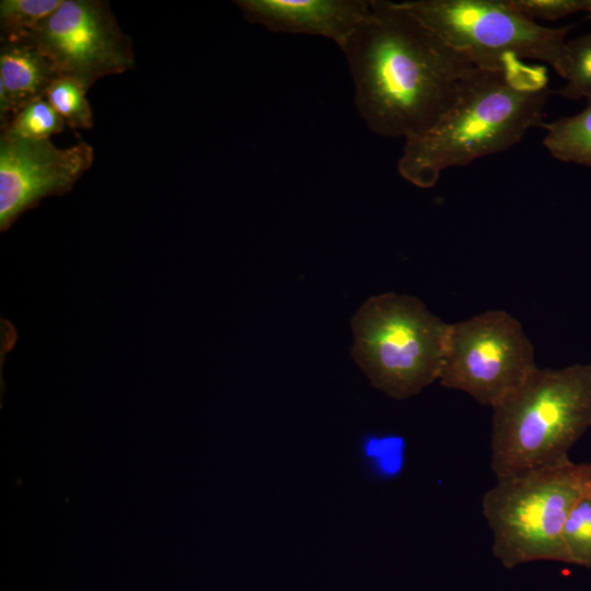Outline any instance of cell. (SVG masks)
<instances>
[{"mask_svg":"<svg viewBox=\"0 0 591 591\" xmlns=\"http://www.w3.org/2000/svg\"><path fill=\"white\" fill-rule=\"evenodd\" d=\"M341 50L358 113L373 132L389 138L408 140L427 131L477 69L402 2L371 0Z\"/></svg>","mask_w":591,"mask_h":591,"instance_id":"cell-1","label":"cell"},{"mask_svg":"<svg viewBox=\"0 0 591 591\" xmlns=\"http://www.w3.org/2000/svg\"><path fill=\"white\" fill-rule=\"evenodd\" d=\"M549 95L543 65L512 56L499 67L477 68L449 109L427 131L405 140L398 173L430 188L450 167L510 149L529 129L544 126Z\"/></svg>","mask_w":591,"mask_h":591,"instance_id":"cell-2","label":"cell"},{"mask_svg":"<svg viewBox=\"0 0 591 591\" xmlns=\"http://www.w3.org/2000/svg\"><path fill=\"white\" fill-rule=\"evenodd\" d=\"M491 409L490 468L496 478L564 462L591 427V363L536 368Z\"/></svg>","mask_w":591,"mask_h":591,"instance_id":"cell-3","label":"cell"},{"mask_svg":"<svg viewBox=\"0 0 591 591\" xmlns=\"http://www.w3.org/2000/svg\"><path fill=\"white\" fill-rule=\"evenodd\" d=\"M590 491L591 462L570 459L496 478L482 498L494 556L509 569L536 560L566 563L561 543L565 522Z\"/></svg>","mask_w":591,"mask_h":591,"instance_id":"cell-4","label":"cell"},{"mask_svg":"<svg viewBox=\"0 0 591 591\" xmlns=\"http://www.w3.org/2000/svg\"><path fill=\"white\" fill-rule=\"evenodd\" d=\"M450 326L415 297L374 296L351 318V355L375 389L406 399L439 380Z\"/></svg>","mask_w":591,"mask_h":591,"instance_id":"cell-5","label":"cell"},{"mask_svg":"<svg viewBox=\"0 0 591 591\" xmlns=\"http://www.w3.org/2000/svg\"><path fill=\"white\" fill-rule=\"evenodd\" d=\"M402 4L477 68L499 67L514 56L543 61L563 77L570 26H543L506 0H415Z\"/></svg>","mask_w":591,"mask_h":591,"instance_id":"cell-6","label":"cell"},{"mask_svg":"<svg viewBox=\"0 0 591 591\" xmlns=\"http://www.w3.org/2000/svg\"><path fill=\"white\" fill-rule=\"evenodd\" d=\"M537 367L534 347L520 322L489 310L451 324L439 383L494 408Z\"/></svg>","mask_w":591,"mask_h":591,"instance_id":"cell-7","label":"cell"},{"mask_svg":"<svg viewBox=\"0 0 591 591\" xmlns=\"http://www.w3.org/2000/svg\"><path fill=\"white\" fill-rule=\"evenodd\" d=\"M22 38L36 43L60 77L77 81L85 90L135 63L129 37L108 3L101 0H63L35 32Z\"/></svg>","mask_w":591,"mask_h":591,"instance_id":"cell-8","label":"cell"},{"mask_svg":"<svg viewBox=\"0 0 591 591\" xmlns=\"http://www.w3.org/2000/svg\"><path fill=\"white\" fill-rule=\"evenodd\" d=\"M93 159V148L85 141L60 149L49 139L1 132L0 231H7L43 198L68 193Z\"/></svg>","mask_w":591,"mask_h":591,"instance_id":"cell-9","label":"cell"},{"mask_svg":"<svg viewBox=\"0 0 591 591\" xmlns=\"http://www.w3.org/2000/svg\"><path fill=\"white\" fill-rule=\"evenodd\" d=\"M243 16L274 33L333 40L341 49L370 12L367 0H236Z\"/></svg>","mask_w":591,"mask_h":591,"instance_id":"cell-10","label":"cell"},{"mask_svg":"<svg viewBox=\"0 0 591 591\" xmlns=\"http://www.w3.org/2000/svg\"><path fill=\"white\" fill-rule=\"evenodd\" d=\"M1 128L30 102L46 97L49 86L61 78L49 57L30 38L1 39Z\"/></svg>","mask_w":591,"mask_h":591,"instance_id":"cell-11","label":"cell"},{"mask_svg":"<svg viewBox=\"0 0 591 591\" xmlns=\"http://www.w3.org/2000/svg\"><path fill=\"white\" fill-rule=\"evenodd\" d=\"M543 127V144L554 158L591 166V101L582 112Z\"/></svg>","mask_w":591,"mask_h":591,"instance_id":"cell-12","label":"cell"},{"mask_svg":"<svg viewBox=\"0 0 591 591\" xmlns=\"http://www.w3.org/2000/svg\"><path fill=\"white\" fill-rule=\"evenodd\" d=\"M63 0H1V39L22 38L35 32Z\"/></svg>","mask_w":591,"mask_h":591,"instance_id":"cell-13","label":"cell"},{"mask_svg":"<svg viewBox=\"0 0 591 591\" xmlns=\"http://www.w3.org/2000/svg\"><path fill=\"white\" fill-rule=\"evenodd\" d=\"M65 120L53 108L46 97L37 99L19 109L1 128V132L46 140L65 129Z\"/></svg>","mask_w":591,"mask_h":591,"instance_id":"cell-14","label":"cell"},{"mask_svg":"<svg viewBox=\"0 0 591 591\" xmlns=\"http://www.w3.org/2000/svg\"><path fill=\"white\" fill-rule=\"evenodd\" d=\"M561 543L566 564L591 568V491L569 513L561 532Z\"/></svg>","mask_w":591,"mask_h":591,"instance_id":"cell-15","label":"cell"},{"mask_svg":"<svg viewBox=\"0 0 591 591\" xmlns=\"http://www.w3.org/2000/svg\"><path fill=\"white\" fill-rule=\"evenodd\" d=\"M561 78L566 84L557 91L559 95L591 101V33L567 42Z\"/></svg>","mask_w":591,"mask_h":591,"instance_id":"cell-16","label":"cell"},{"mask_svg":"<svg viewBox=\"0 0 591 591\" xmlns=\"http://www.w3.org/2000/svg\"><path fill=\"white\" fill-rule=\"evenodd\" d=\"M80 83L69 78H58L49 86L46 100L72 129H89L93 126V114Z\"/></svg>","mask_w":591,"mask_h":591,"instance_id":"cell-17","label":"cell"},{"mask_svg":"<svg viewBox=\"0 0 591 591\" xmlns=\"http://www.w3.org/2000/svg\"><path fill=\"white\" fill-rule=\"evenodd\" d=\"M509 7L530 20L554 21L587 11L589 0H506Z\"/></svg>","mask_w":591,"mask_h":591,"instance_id":"cell-18","label":"cell"},{"mask_svg":"<svg viewBox=\"0 0 591 591\" xmlns=\"http://www.w3.org/2000/svg\"><path fill=\"white\" fill-rule=\"evenodd\" d=\"M587 12L589 13V18L591 19V0H589Z\"/></svg>","mask_w":591,"mask_h":591,"instance_id":"cell-19","label":"cell"}]
</instances>
